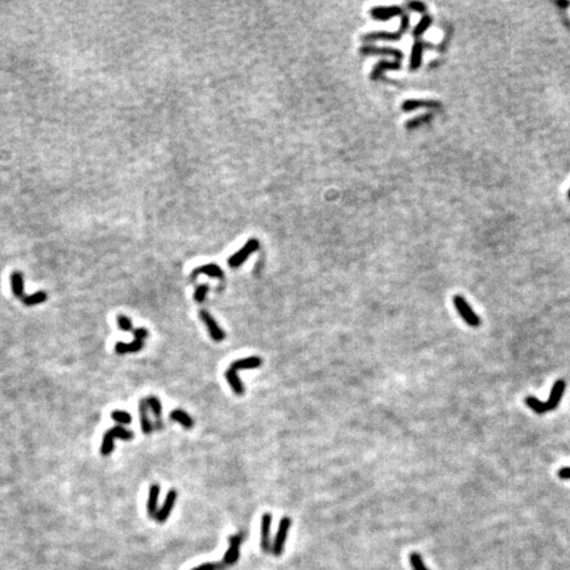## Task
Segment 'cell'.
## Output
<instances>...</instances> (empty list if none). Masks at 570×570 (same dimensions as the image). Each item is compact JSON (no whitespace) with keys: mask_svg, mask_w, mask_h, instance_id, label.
I'll use <instances>...</instances> for the list:
<instances>
[{"mask_svg":"<svg viewBox=\"0 0 570 570\" xmlns=\"http://www.w3.org/2000/svg\"><path fill=\"white\" fill-rule=\"evenodd\" d=\"M430 115L426 114V115H420V116L415 117V119H412V121H409L407 123V128H416V127H419L420 124L422 123H426V122L430 119Z\"/></svg>","mask_w":570,"mask_h":570,"instance_id":"32","label":"cell"},{"mask_svg":"<svg viewBox=\"0 0 570 570\" xmlns=\"http://www.w3.org/2000/svg\"><path fill=\"white\" fill-rule=\"evenodd\" d=\"M226 379H227L228 384H230V387L232 388V391L235 392L237 395H243L244 394V385L243 383L241 382V379H239V376L237 375L235 372H232V371L227 370L226 371Z\"/></svg>","mask_w":570,"mask_h":570,"instance_id":"23","label":"cell"},{"mask_svg":"<svg viewBox=\"0 0 570 570\" xmlns=\"http://www.w3.org/2000/svg\"><path fill=\"white\" fill-rule=\"evenodd\" d=\"M139 410H140V421H142V430L144 435H151L153 430V425H152L151 420L148 417V404L147 400H142L139 403Z\"/></svg>","mask_w":570,"mask_h":570,"instance_id":"17","label":"cell"},{"mask_svg":"<svg viewBox=\"0 0 570 570\" xmlns=\"http://www.w3.org/2000/svg\"><path fill=\"white\" fill-rule=\"evenodd\" d=\"M409 562H410V566L413 567V570H429L428 567H426V565L424 564L421 556H420L419 553H416V552H413V553H410L409 555Z\"/></svg>","mask_w":570,"mask_h":570,"instance_id":"28","label":"cell"},{"mask_svg":"<svg viewBox=\"0 0 570 570\" xmlns=\"http://www.w3.org/2000/svg\"><path fill=\"white\" fill-rule=\"evenodd\" d=\"M176 499H177V491L170 490L169 493H168L167 498H165V502H164L163 507L159 509L156 516H154V519H156L159 523H164V521L169 518L170 512H172L173 507H174V503H176Z\"/></svg>","mask_w":570,"mask_h":570,"instance_id":"11","label":"cell"},{"mask_svg":"<svg viewBox=\"0 0 570 570\" xmlns=\"http://www.w3.org/2000/svg\"><path fill=\"white\" fill-rule=\"evenodd\" d=\"M132 333L133 336H135L133 342L131 343L117 342L116 345H115V352H116V354L119 355L131 354V352H137L142 350L143 346H144V339L148 337V330L144 329V327H137V329L133 330Z\"/></svg>","mask_w":570,"mask_h":570,"instance_id":"3","label":"cell"},{"mask_svg":"<svg viewBox=\"0 0 570 570\" xmlns=\"http://www.w3.org/2000/svg\"><path fill=\"white\" fill-rule=\"evenodd\" d=\"M430 24H431V17H430V16L425 15L421 20H420V23L417 24L416 28H415V32H413V34H415V36H421V34L424 33V32H425L426 29L429 28V27H430Z\"/></svg>","mask_w":570,"mask_h":570,"instance_id":"29","label":"cell"},{"mask_svg":"<svg viewBox=\"0 0 570 570\" xmlns=\"http://www.w3.org/2000/svg\"><path fill=\"white\" fill-rule=\"evenodd\" d=\"M111 417L114 421L119 422V424H122V425H130L131 421H132V417H131V415L128 412H126V410H121V409H115L111 412Z\"/></svg>","mask_w":570,"mask_h":570,"instance_id":"27","label":"cell"},{"mask_svg":"<svg viewBox=\"0 0 570 570\" xmlns=\"http://www.w3.org/2000/svg\"><path fill=\"white\" fill-rule=\"evenodd\" d=\"M225 569V566L222 565V562H205V564H201L198 565V566L193 567L191 570H223Z\"/></svg>","mask_w":570,"mask_h":570,"instance_id":"31","label":"cell"},{"mask_svg":"<svg viewBox=\"0 0 570 570\" xmlns=\"http://www.w3.org/2000/svg\"><path fill=\"white\" fill-rule=\"evenodd\" d=\"M363 54H388V56H394L396 58V61H401L403 60V53L398 49H391V48H374V47H364L361 50Z\"/></svg>","mask_w":570,"mask_h":570,"instance_id":"18","label":"cell"},{"mask_svg":"<svg viewBox=\"0 0 570 570\" xmlns=\"http://www.w3.org/2000/svg\"><path fill=\"white\" fill-rule=\"evenodd\" d=\"M371 15L376 20H388L395 16L403 15V10L398 6L392 7H375L371 10Z\"/></svg>","mask_w":570,"mask_h":570,"instance_id":"13","label":"cell"},{"mask_svg":"<svg viewBox=\"0 0 570 570\" xmlns=\"http://www.w3.org/2000/svg\"><path fill=\"white\" fill-rule=\"evenodd\" d=\"M159 496H160V486L159 484H152L149 487L148 493V502H147V511H148L149 516L154 518L158 514V503H159Z\"/></svg>","mask_w":570,"mask_h":570,"instance_id":"15","label":"cell"},{"mask_svg":"<svg viewBox=\"0 0 570 570\" xmlns=\"http://www.w3.org/2000/svg\"><path fill=\"white\" fill-rule=\"evenodd\" d=\"M117 320V324H119V327H121L122 330H124V331H133V326H132V322H131V320L127 316L124 315H119L116 317Z\"/></svg>","mask_w":570,"mask_h":570,"instance_id":"30","label":"cell"},{"mask_svg":"<svg viewBox=\"0 0 570 570\" xmlns=\"http://www.w3.org/2000/svg\"><path fill=\"white\" fill-rule=\"evenodd\" d=\"M11 285H12L13 294L17 299H24V278H23L22 272L15 271L11 274Z\"/></svg>","mask_w":570,"mask_h":570,"instance_id":"19","label":"cell"},{"mask_svg":"<svg viewBox=\"0 0 570 570\" xmlns=\"http://www.w3.org/2000/svg\"><path fill=\"white\" fill-rule=\"evenodd\" d=\"M408 6H409V8H412L413 11H416V12H424V11L426 10L425 4L420 3V2H412V3H409Z\"/></svg>","mask_w":570,"mask_h":570,"instance_id":"34","label":"cell"},{"mask_svg":"<svg viewBox=\"0 0 570 570\" xmlns=\"http://www.w3.org/2000/svg\"><path fill=\"white\" fill-rule=\"evenodd\" d=\"M201 273L207 274L209 278L221 279V280H222V279H223V271H222V268H221L219 265L214 264V263H209V264L202 265V267H198V268H195L194 271H193V273H191V279L194 280V279L197 278L198 274H201Z\"/></svg>","mask_w":570,"mask_h":570,"instance_id":"14","label":"cell"},{"mask_svg":"<svg viewBox=\"0 0 570 570\" xmlns=\"http://www.w3.org/2000/svg\"><path fill=\"white\" fill-rule=\"evenodd\" d=\"M147 400V404H148V407L151 408L152 410H153L154 416H156V420H158V425H156V428L158 429H161L163 428V420H161V412H163V408H161V401L159 400L158 398H154V396H149L148 399H145Z\"/></svg>","mask_w":570,"mask_h":570,"instance_id":"24","label":"cell"},{"mask_svg":"<svg viewBox=\"0 0 570 570\" xmlns=\"http://www.w3.org/2000/svg\"><path fill=\"white\" fill-rule=\"evenodd\" d=\"M290 524H292V521H290L289 518H283L280 521V525H279V529L278 532H276V536H274V540H273V544H272V555L273 556H281V553L284 552V546H285V542H287V537H288V533H289V528H290Z\"/></svg>","mask_w":570,"mask_h":570,"instance_id":"5","label":"cell"},{"mask_svg":"<svg viewBox=\"0 0 570 570\" xmlns=\"http://www.w3.org/2000/svg\"><path fill=\"white\" fill-rule=\"evenodd\" d=\"M558 478L561 479H570V467H562L558 470Z\"/></svg>","mask_w":570,"mask_h":570,"instance_id":"35","label":"cell"},{"mask_svg":"<svg viewBox=\"0 0 570 570\" xmlns=\"http://www.w3.org/2000/svg\"><path fill=\"white\" fill-rule=\"evenodd\" d=\"M440 103L435 101H420V99H408L403 103L404 111H413L417 108H438Z\"/></svg>","mask_w":570,"mask_h":570,"instance_id":"16","label":"cell"},{"mask_svg":"<svg viewBox=\"0 0 570 570\" xmlns=\"http://www.w3.org/2000/svg\"><path fill=\"white\" fill-rule=\"evenodd\" d=\"M262 363L263 361L260 357H248L244 358V359H238V361L232 362L227 370L237 374L238 370H252V368H258V367L262 366Z\"/></svg>","mask_w":570,"mask_h":570,"instance_id":"12","label":"cell"},{"mask_svg":"<svg viewBox=\"0 0 570 570\" xmlns=\"http://www.w3.org/2000/svg\"><path fill=\"white\" fill-rule=\"evenodd\" d=\"M242 541H243V536L242 535L230 536V539H228V549L226 552L223 560L221 561L223 566L227 567L237 564V561L239 560V548H241Z\"/></svg>","mask_w":570,"mask_h":570,"instance_id":"7","label":"cell"},{"mask_svg":"<svg viewBox=\"0 0 570 570\" xmlns=\"http://www.w3.org/2000/svg\"><path fill=\"white\" fill-rule=\"evenodd\" d=\"M258 248H259V241L255 239V238H252V239H250V241L247 242V243L244 244L238 252H235L234 255L228 258V262H227L228 265H230L231 268H238L239 265H242L247 259H248V256H250L251 253L258 251Z\"/></svg>","mask_w":570,"mask_h":570,"instance_id":"4","label":"cell"},{"mask_svg":"<svg viewBox=\"0 0 570 570\" xmlns=\"http://www.w3.org/2000/svg\"><path fill=\"white\" fill-rule=\"evenodd\" d=\"M47 300H48L47 292L40 290V292H36L33 293V294L25 296L24 299H23V302H24V305L27 306H34L37 305V304H43V302H45Z\"/></svg>","mask_w":570,"mask_h":570,"instance_id":"25","label":"cell"},{"mask_svg":"<svg viewBox=\"0 0 570 570\" xmlns=\"http://www.w3.org/2000/svg\"><path fill=\"white\" fill-rule=\"evenodd\" d=\"M524 401H525V404H527L528 407H529L533 412L537 413V415H544V413H546L544 401H540L539 399H536L535 396H528V398H525V400Z\"/></svg>","mask_w":570,"mask_h":570,"instance_id":"26","label":"cell"},{"mask_svg":"<svg viewBox=\"0 0 570 570\" xmlns=\"http://www.w3.org/2000/svg\"><path fill=\"white\" fill-rule=\"evenodd\" d=\"M271 524H272V515L271 514H264L262 516V528H260V546H262L263 552H269L271 551V539H269V533H271Z\"/></svg>","mask_w":570,"mask_h":570,"instance_id":"10","label":"cell"},{"mask_svg":"<svg viewBox=\"0 0 570 570\" xmlns=\"http://www.w3.org/2000/svg\"><path fill=\"white\" fill-rule=\"evenodd\" d=\"M565 388H566V383H565V380H562V379L557 380V382L553 384V387H552V391H551V396H549L548 400L544 401V404H545L546 412L556 409V408L558 407V404H560L561 399H562V396H564Z\"/></svg>","mask_w":570,"mask_h":570,"instance_id":"9","label":"cell"},{"mask_svg":"<svg viewBox=\"0 0 570 570\" xmlns=\"http://www.w3.org/2000/svg\"><path fill=\"white\" fill-rule=\"evenodd\" d=\"M453 304L456 306L457 311L459 313V316L462 317V320L465 321L468 326L478 327L481 325V318L473 310V308L470 306V304H468L465 297L461 296V294H457L453 299Z\"/></svg>","mask_w":570,"mask_h":570,"instance_id":"2","label":"cell"},{"mask_svg":"<svg viewBox=\"0 0 570 570\" xmlns=\"http://www.w3.org/2000/svg\"><path fill=\"white\" fill-rule=\"evenodd\" d=\"M422 50H424L422 43H420V41L415 43V45L412 47V54H410V65H409V68L412 69V70H416V69H419L420 65H421Z\"/></svg>","mask_w":570,"mask_h":570,"instance_id":"22","label":"cell"},{"mask_svg":"<svg viewBox=\"0 0 570 570\" xmlns=\"http://www.w3.org/2000/svg\"><path fill=\"white\" fill-rule=\"evenodd\" d=\"M119 438V440H132L133 433L128 429L123 428V426H114V428L108 429L103 435L102 446H101V454L103 457H107L111 454V451L114 450V440Z\"/></svg>","mask_w":570,"mask_h":570,"instance_id":"1","label":"cell"},{"mask_svg":"<svg viewBox=\"0 0 570 570\" xmlns=\"http://www.w3.org/2000/svg\"><path fill=\"white\" fill-rule=\"evenodd\" d=\"M200 317L201 320L204 321L205 325L207 326V331H209L211 339L215 341V342H222L223 339L226 338V333L222 330V327L219 326L218 322L214 320L213 316L210 315V313H207L206 310H201Z\"/></svg>","mask_w":570,"mask_h":570,"instance_id":"8","label":"cell"},{"mask_svg":"<svg viewBox=\"0 0 570 570\" xmlns=\"http://www.w3.org/2000/svg\"><path fill=\"white\" fill-rule=\"evenodd\" d=\"M207 290H209V285L207 284H202V285H200V287L195 289L194 292V300L197 302H204L205 297H206V293Z\"/></svg>","mask_w":570,"mask_h":570,"instance_id":"33","label":"cell"},{"mask_svg":"<svg viewBox=\"0 0 570 570\" xmlns=\"http://www.w3.org/2000/svg\"><path fill=\"white\" fill-rule=\"evenodd\" d=\"M169 417L173 420V421L179 422V424H181V425L186 429H191L193 426H194V420L191 419L185 410L182 409L172 410Z\"/></svg>","mask_w":570,"mask_h":570,"instance_id":"20","label":"cell"},{"mask_svg":"<svg viewBox=\"0 0 570 570\" xmlns=\"http://www.w3.org/2000/svg\"><path fill=\"white\" fill-rule=\"evenodd\" d=\"M567 198L570 200V189H569V191H567Z\"/></svg>","mask_w":570,"mask_h":570,"instance_id":"36","label":"cell"},{"mask_svg":"<svg viewBox=\"0 0 570 570\" xmlns=\"http://www.w3.org/2000/svg\"><path fill=\"white\" fill-rule=\"evenodd\" d=\"M408 25H409V19L407 15L403 16V22H401V27L399 28L398 32H371V33L363 36L364 41H374V40H399V38L405 33Z\"/></svg>","mask_w":570,"mask_h":570,"instance_id":"6","label":"cell"},{"mask_svg":"<svg viewBox=\"0 0 570 570\" xmlns=\"http://www.w3.org/2000/svg\"><path fill=\"white\" fill-rule=\"evenodd\" d=\"M400 68H401L400 61H395V62L383 61V62H379V64L375 66V69L372 70L371 78H372V80H378V78L380 77V74H382L384 70H398V69H400Z\"/></svg>","mask_w":570,"mask_h":570,"instance_id":"21","label":"cell"}]
</instances>
